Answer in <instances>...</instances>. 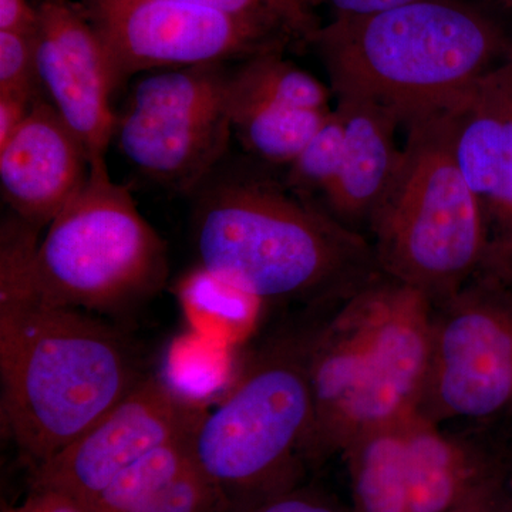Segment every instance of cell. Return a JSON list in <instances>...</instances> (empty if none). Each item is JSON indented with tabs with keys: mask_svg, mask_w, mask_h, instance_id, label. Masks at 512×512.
Wrapping results in <instances>:
<instances>
[{
	"mask_svg": "<svg viewBox=\"0 0 512 512\" xmlns=\"http://www.w3.org/2000/svg\"><path fill=\"white\" fill-rule=\"evenodd\" d=\"M167 248L106 158L90 161L82 187L40 239L36 276L47 301L80 311L120 312L160 291Z\"/></svg>",
	"mask_w": 512,
	"mask_h": 512,
	"instance_id": "obj_7",
	"label": "cell"
},
{
	"mask_svg": "<svg viewBox=\"0 0 512 512\" xmlns=\"http://www.w3.org/2000/svg\"><path fill=\"white\" fill-rule=\"evenodd\" d=\"M336 111L345 127V151L335 180L322 195L329 214L353 229L369 222L392 183L402 156L396 146V130L402 123L373 101L338 99Z\"/></svg>",
	"mask_w": 512,
	"mask_h": 512,
	"instance_id": "obj_15",
	"label": "cell"
},
{
	"mask_svg": "<svg viewBox=\"0 0 512 512\" xmlns=\"http://www.w3.org/2000/svg\"><path fill=\"white\" fill-rule=\"evenodd\" d=\"M409 417L367 431L343 450L352 483V512H410Z\"/></svg>",
	"mask_w": 512,
	"mask_h": 512,
	"instance_id": "obj_17",
	"label": "cell"
},
{
	"mask_svg": "<svg viewBox=\"0 0 512 512\" xmlns=\"http://www.w3.org/2000/svg\"><path fill=\"white\" fill-rule=\"evenodd\" d=\"M42 94V93H39ZM39 94L0 93V147L5 146L28 117L33 100Z\"/></svg>",
	"mask_w": 512,
	"mask_h": 512,
	"instance_id": "obj_28",
	"label": "cell"
},
{
	"mask_svg": "<svg viewBox=\"0 0 512 512\" xmlns=\"http://www.w3.org/2000/svg\"><path fill=\"white\" fill-rule=\"evenodd\" d=\"M141 377L119 332L47 301L35 276L0 285L2 431L35 466L92 429Z\"/></svg>",
	"mask_w": 512,
	"mask_h": 512,
	"instance_id": "obj_2",
	"label": "cell"
},
{
	"mask_svg": "<svg viewBox=\"0 0 512 512\" xmlns=\"http://www.w3.org/2000/svg\"><path fill=\"white\" fill-rule=\"evenodd\" d=\"M3 512H90L86 504L55 488L33 487L32 493L18 507Z\"/></svg>",
	"mask_w": 512,
	"mask_h": 512,
	"instance_id": "obj_26",
	"label": "cell"
},
{
	"mask_svg": "<svg viewBox=\"0 0 512 512\" xmlns=\"http://www.w3.org/2000/svg\"><path fill=\"white\" fill-rule=\"evenodd\" d=\"M338 99L373 101L400 123L447 110L510 55L512 40L461 0H416L335 18L313 36Z\"/></svg>",
	"mask_w": 512,
	"mask_h": 512,
	"instance_id": "obj_3",
	"label": "cell"
},
{
	"mask_svg": "<svg viewBox=\"0 0 512 512\" xmlns=\"http://www.w3.org/2000/svg\"><path fill=\"white\" fill-rule=\"evenodd\" d=\"M316 330L285 336L259 352L225 402L192 431L195 463L227 501L256 503L282 493L306 454L313 406L309 360Z\"/></svg>",
	"mask_w": 512,
	"mask_h": 512,
	"instance_id": "obj_6",
	"label": "cell"
},
{
	"mask_svg": "<svg viewBox=\"0 0 512 512\" xmlns=\"http://www.w3.org/2000/svg\"><path fill=\"white\" fill-rule=\"evenodd\" d=\"M412 2L416 0H309L315 9L322 5L329 6L335 12V18L375 15Z\"/></svg>",
	"mask_w": 512,
	"mask_h": 512,
	"instance_id": "obj_29",
	"label": "cell"
},
{
	"mask_svg": "<svg viewBox=\"0 0 512 512\" xmlns=\"http://www.w3.org/2000/svg\"><path fill=\"white\" fill-rule=\"evenodd\" d=\"M248 512H340L335 505L315 495L282 493L272 495L254 504Z\"/></svg>",
	"mask_w": 512,
	"mask_h": 512,
	"instance_id": "obj_27",
	"label": "cell"
},
{
	"mask_svg": "<svg viewBox=\"0 0 512 512\" xmlns=\"http://www.w3.org/2000/svg\"><path fill=\"white\" fill-rule=\"evenodd\" d=\"M345 151V127L338 111H332L301 154L288 165L284 184L299 197L312 200L335 180Z\"/></svg>",
	"mask_w": 512,
	"mask_h": 512,
	"instance_id": "obj_21",
	"label": "cell"
},
{
	"mask_svg": "<svg viewBox=\"0 0 512 512\" xmlns=\"http://www.w3.org/2000/svg\"><path fill=\"white\" fill-rule=\"evenodd\" d=\"M195 192L200 268L256 302L348 299L380 278L372 245L284 181L218 168Z\"/></svg>",
	"mask_w": 512,
	"mask_h": 512,
	"instance_id": "obj_1",
	"label": "cell"
},
{
	"mask_svg": "<svg viewBox=\"0 0 512 512\" xmlns=\"http://www.w3.org/2000/svg\"><path fill=\"white\" fill-rule=\"evenodd\" d=\"M201 416L164 379L143 376L92 429L36 466L33 487L89 504L140 458L194 430Z\"/></svg>",
	"mask_w": 512,
	"mask_h": 512,
	"instance_id": "obj_11",
	"label": "cell"
},
{
	"mask_svg": "<svg viewBox=\"0 0 512 512\" xmlns=\"http://www.w3.org/2000/svg\"><path fill=\"white\" fill-rule=\"evenodd\" d=\"M284 53H264L231 67V99L268 101L293 109L330 110L328 87L286 60Z\"/></svg>",
	"mask_w": 512,
	"mask_h": 512,
	"instance_id": "obj_19",
	"label": "cell"
},
{
	"mask_svg": "<svg viewBox=\"0 0 512 512\" xmlns=\"http://www.w3.org/2000/svg\"><path fill=\"white\" fill-rule=\"evenodd\" d=\"M36 6L40 90L90 161L106 158L116 128L111 94L117 87L103 42L80 0H40Z\"/></svg>",
	"mask_w": 512,
	"mask_h": 512,
	"instance_id": "obj_12",
	"label": "cell"
},
{
	"mask_svg": "<svg viewBox=\"0 0 512 512\" xmlns=\"http://www.w3.org/2000/svg\"><path fill=\"white\" fill-rule=\"evenodd\" d=\"M229 107L234 137L255 160L271 165L291 164L332 113L231 96Z\"/></svg>",
	"mask_w": 512,
	"mask_h": 512,
	"instance_id": "obj_18",
	"label": "cell"
},
{
	"mask_svg": "<svg viewBox=\"0 0 512 512\" xmlns=\"http://www.w3.org/2000/svg\"><path fill=\"white\" fill-rule=\"evenodd\" d=\"M90 157L82 141L43 94L22 126L0 147V190L12 214L37 229L49 227L82 187Z\"/></svg>",
	"mask_w": 512,
	"mask_h": 512,
	"instance_id": "obj_14",
	"label": "cell"
},
{
	"mask_svg": "<svg viewBox=\"0 0 512 512\" xmlns=\"http://www.w3.org/2000/svg\"><path fill=\"white\" fill-rule=\"evenodd\" d=\"M181 2L271 23L291 33L299 47L311 46L313 36L323 26L316 9L309 0H181Z\"/></svg>",
	"mask_w": 512,
	"mask_h": 512,
	"instance_id": "obj_22",
	"label": "cell"
},
{
	"mask_svg": "<svg viewBox=\"0 0 512 512\" xmlns=\"http://www.w3.org/2000/svg\"><path fill=\"white\" fill-rule=\"evenodd\" d=\"M491 3H495L497 6H503L505 9L512 10V0H490Z\"/></svg>",
	"mask_w": 512,
	"mask_h": 512,
	"instance_id": "obj_32",
	"label": "cell"
},
{
	"mask_svg": "<svg viewBox=\"0 0 512 512\" xmlns=\"http://www.w3.org/2000/svg\"><path fill=\"white\" fill-rule=\"evenodd\" d=\"M194 431V430H192ZM190 433L140 458L87 505L90 512H134L194 460Z\"/></svg>",
	"mask_w": 512,
	"mask_h": 512,
	"instance_id": "obj_20",
	"label": "cell"
},
{
	"mask_svg": "<svg viewBox=\"0 0 512 512\" xmlns=\"http://www.w3.org/2000/svg\"><path fill=\"white\" fill-rule=\"evenodd\" d=\"M440 302L419 414L440 424L512 413V299L481 285Z\"/></svg>",
	"mask_w": 512,
	"mask_h": 512,
	"instance_id": "obj_10",
	"label": "cell"
},
{
	"mask_svg": "<svg viewBox=\"0 0 512 512\" xmlns=\"http://www.w3.org/2000/svg\"><path fill=\"white\" fill-rule=\"evenodd\" d=\"M407 128L392 183L369 220L372 247L384 276L436 303L485 265L487 225L457 163L451 107Z\"/></svg>",
	"mask_w": 512,
	"mask_h": 512,
	"instance_id": "obj_5",
	"label": "cell"
},
{
	"mask_svg": "<svg viewBox=\"0 0 512 512\" xmlns=\"http://www.w3.org/2000/svg\"><path fill=\"white\" fill-rule=\"evenodd\" d=\"M434 303L384 276L345 299L313 336V417L306 456L343 453L367 431L419 413Z\"/></svg>",
	"mask_w": 512,
	"mask_h": 512,
	"instance_id": "obj_4",
	"label": "cell"
},
{
	"mask_svg": "<svg viewBox=\"0 0 512 512\" xmlns=\"http://www.w3.org/2000/svg\"><path fill=\"white\" fill-rule=\"evenodd\" d=\"M109 56L114 83L150 70L241 63L298 46L285 29L181 0H80Z\"/></svg>",
	"mask_w": 512,
	"mask_h": 512,
	"instance_id": "obj_9",
	"label": "cell"
},
{
	"mask_svg": "<svg viewBox=\"0 0 512 512\" xmlns=\"http://www.w3.org/2000/svg\"><path fill=\"white\" fill-rule=\"evenodd\" d=\"M9 92L42 93L36 70V30H0V93Z\"/></svg>",
	"mask_w": 512,
	"mask_h": 512,
	"instance_id": "obj_24",
	"label": "cell"
},
{
	"mask_svg": "<svg viewBox=\"0 0 512 512\" xmlns=\"http://www.w3.org/2000/svg\"><path fill=\"white\" fill-rule=\"evenodd\" d=\"M406 447L410 512L453 510L498 466L419 413L406 421Z\"/></svg>",
	"mask_w": 512,
	"mask_h": 512,
	"instance_id": "obj_16",
	"label": "cell"
},
{
	"mask_svg": "<svg viewBox=\"0 0 512 512\" xmlns=\"http://www.w3.org/2000/svg\"><path fill=\"white\" fill-rule=\"evenodd\" d=\"M461 173L483 207L485 265L512 268V50L451 107Z\"/></svg>",
	"mask_w": 512,
	"mask_h": 512,
	"instance_id": "obj_13",
	"label": "cell"
},
{
	"mask_svg": "<svg viewBox=\"0 0 512 512\" xmlns=\"http://www.w3.org/2000/svg\"><path fill=\"white\" fill-rule=\"evenodd\" d=\"M507 470L501 464L488 474L470 494L448 512H498L508 484Z\"/></svg>",
	"mask_w": 512,
	"mask_h": 512,
	"instance_id": "obj_25",
	"label": "cell"
},
{
	"mask_svg": "<svg viewBox=\"0 0 512 512\" xmlns=\"http://www.w3.org/2000/svg\"><path fill=\"white\" fill-rule=\"evenodd\" d=\"M37 6L29 0H0V30L35 32Z\"/></svg>",
	"mask_w": 512,
	"mask_h": 512,
	"instance_id": "obj_30",
	"label": "cell"
},
{
	"mask_svg": "<svg viewBox=\"0 0 512 512\" xmlns=\"http://www.w3.org/2000/svg\"><path fill=\"white\" fill-rule=\"evenodd\" d=\"M231 64L158 70L138 80L117 114L114 138L138 173L175 192H195L227 157L234 137Z\"/></svg>",
	"mask_w": 512,
	"mask_h": 512,
	"instance_id": "obj_8",
	"label": "cell"
},
{
	"mask_svg": "<svg viewBox=\"0 0 512 512\" xmlns=\"http://www.w3.org/2000/svg\"><path fill=\"white\" fill-rule=\"evenodd\" d=\"M225 504L220 488L192 460L134 512H215Z\"/></svg>",
	"mask_w": 512,
	"mask_h": 512,
	"instance_id": "obj_23",
	"label": "cell"
},
{
	"mask_svg": "<svg viewBox=\"0 0 512 512\" xmlns=\"http://www.w3.org/2000/svg\"><path fill=\"white\" fill-rule=\"evenodd\" d=\"M498 512H512V477H508L507 491H505L503 504Z\"/></svg>",
	"mask_w": 512,
	"mask_h": 512,
	"instance_id": "obj_31",
	"label": "cell"
}]
</instances>
